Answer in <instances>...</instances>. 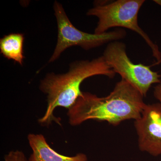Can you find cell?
I'll use <instances>...</instances> for the list:
<instances>
[{
  "label": "cell",
  "instance_id": "6da1fadb",
  "mask_svg": "<svg viewBox=\"0 0 161 161\" xmlns=\"http://www.w3.org/2000/svg\"><path fill=\"white\" fill-rule=\"evenodd\" d=\"M144 96L124 80L119 81L106 97L84 92L68 110L69 122L75 126L89 120L107 122L117 126L124 121L139 118L146 103Z\"/></svg>",
  "mask_w": 161,
  "mask_h": 161
},
{
  "label": "cell",
  "instance_id": "7a4b0ae2",
  "mask_svg": "<svg viewBox=\"0 0 161 161\" xmlns=\"http://www.w3.org/2000/svg\"><path fill=\"white\" fill-rule=\"evenodd\" d=\"M115 75L103 56L91 60L73 62L68 71L64 74H47L40 85V90L47 95V107L39 122L48 125L55 121L60 124V120L54 115V111L58 107L68 110L75 103L83 93L80 87L84 80L96 75L113 78Z\"/></svg>",
  "mask_w": 161,
  "mask_h": 161
},
{
  "label": "cell",
  "instance_id": "3957f363",
  "mask_svg": "<svg viewBox=\"0 0 161 161\" xmlns=\"http://www.w3.org/2000/svg\"><path fill=\"white\" fill-rule=\"evenodd\" d=\"M145 0H117L107 4L98 3L87 12L88 16L98 18L95 33L107 32L114 27H124L138 34L152 51L153 56L158 61L161 60L158 47L139 26L138 14Z\"/></svg>",
  "mask_w": 161,
  "mask_h": 161
},
{
  "label": "cell",
  "instance_id": "277c9868",
  "mask_svg": "<svg viewBox=\"0 0 161 161\" xmlns=\"http://www.w3.org/2000/svg\"><path fill=\"white\" fill-rule=\"evenodd\" d=\"M58 26L57 45L50 58L49 63L54 62L63 52L72 46H79L86 50L96 48L107 43L123 39L126 33L122 29L104 33L90 34L76 28L70 22L63 6L55 1L53 5Z\"/></svg>",
  "mask_w": 161,
  "mask_h": 161
},
{
  "label": "cell",
  "instance_id": "5b68a950",
  "mask_svg": "<svg viewBox=\"0 0 161 161\" xmlns=\"http://www.w3.org/2000/svg\"><path fill=\"white\" fill-rule=\"evenodd\" d=\"M106 62L115 74L120 75L145 97L153 84L161 82V75L150 67L142 64H135L127 54L126 46L118 41L109 43L103 55Z\"/></svg>",
  "mask_w": 161,
  "mask_h": 161
},
{
  "label": "cell",
  "instance_id": "8992f818",
  "mask_svg": "<svg viewBox=\"0 0 161 161\" xmlns=\"http://www.w3.org/2000/svg\"><path fill=\"white\" fill-rule=\"evenodd\" d=\"M134 126L139 150L154 157L161 155V103L146 104Z\"/></svg>",
  "mask_w": 161,
  "mask_h": 161
},
{
  "label": "cell",
  "instance_id": "52a82bcc",
  "mask_svg": "<svg viewBox=\"0 0 161 161\" xmlns=\"http://www.w3.org/2000/svg\"><path fill=\"white\" fill-rule=\"evenodd\" d=\"M27 140L32 151L29 161H88L87 156L81 153L73 156H67L56 152L42 134L30 133Z\"/></svg>",
  "mask_w": 161,
  "mask_h": 161
},
{
  "label": "cell",
  "instance_id": "ba28073f",
  "mask_svg": "<svg viewBox=\"0 0 161 161\" xmlns=\"http://www.w3.org/2000/svg\"><path fill=\"white\" fill-rule=\"evenodd\" d=\"M24 35L11 33L0 40V50L2 55L8 60H14L22 65L24 59L23 44Z\"/></svg>",
  "mask_w": 161,
  "mask_h": 161
},
{
  "label": "cell",
  "instance_id": "9c48e42d",
  "mask_svg": "<svg viewBox=\"0 0 161 161\" xmlns=\"http://www.w3.org/2000/svg\"><path fill=\"white\" fill-rule=\"evenodd\" d=\"M4 161H29L25 154L19 150L11 151L5 155Z\"/></svg>",
  "mask_w": 161,
  "mask_h": 161
},
{
  "label": "cell",
  "instance_id": "30bf717a",
  "mask_svg": "<svg viewBox=\"0 0 161 161\" xmlns=\"http://www.w3.org/2000/svg\"><path fill=\"white\" fill-rule=\"evenodd\" d=\"M153 95L158 102L161 103V81L154 87Z\"/></svg>",
  "mask_w": 161,
  "mask_h": 161
},
{
  "label": "cell",
  "instance_id": "8fae6325",
  "mask_svg": "<svg viewBox=\"0 0 161 161\" xmlns=\"http://www.w3.org/2000/svg\"><path fill=\"white\" fill-rule=\"evenodd\" d=\"M156 3H158V4L160 5L161 6V1H155Z\"/></svg>",
  "mask_w": 161,
  "mask_h": 161
}]
</instances>
